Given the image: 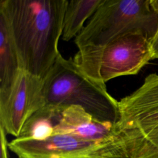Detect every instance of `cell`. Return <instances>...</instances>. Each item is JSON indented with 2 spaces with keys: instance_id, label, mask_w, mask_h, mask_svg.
<instances>
[{
  "instance_id": "cell-1",
  "label": "cell",
  "mask_w": 158,
  "mask_h": 158,
  "mask_svg": "<svg viewBox=\"0 0 158 158\" xmlns=\"http://www.w3.org/2000/svg\"><path fill=\"white\" fill-rule=\"evenodd\" d=\"M68 0H1L4 18L21 67L43 79L60 52L64 17Z\"/></svg>"
},
{
  "instance_id": "cell-2",
  "label": "cell",
  "mask_w": 158,
  "mask_h": 158,
  "mask_svg": "<svg viewBox=\"0 0 158 158\" xmlns=\"http://www.w3.org/2000/svg\"><path fill=\"white\" fill-rule=\"evenodd\" d=\"M42 96L44 106H79L99 120L116 123L119 120L118 101L105 83L88 77L72 58L60 53L42 80Z\"/></svg>"
},
{
  "instance_id": "cell-3",
  "label": "cell",
  "mask_w": 158,
  "mask_h": 158,
  "mask_svg": "<svg viewBox=\"0 0 158 158\" xmlns=\"http://www.w3.org/2000/svg\"><path fill=\"white\" fill-rule=\"evenodd\" d=\"M152 57L149 39L141 32L128 31L102 46L78 49L72 60L88 77L105 83L138 73Z\"/></svg>"
},
{
  "instance_id": "cell-4",
  "label": "cell",
  "mask_w": 158,
  "mask_h": 158,
  "mask_svg": "<svg viewBox=\"0 0 158 158\" xmlns=\"http://www.w3.org/2000/svg\"><path fill=\"white\" fill-rule=\"evenodd\" d=\"M157 27L150 0H102L75 43L78 49L100 46L128 31L141 32L150 40Z\"/></svg>"
},
{
  "instance_id": "cell-5",
  "label": "cell",
  "mask_w": 158,
  "mask_h": 158,
  "mask_svg": "<svg viewBox=\"0 0 158 158\" xmlns=\"http://www.w3.org/2000/svg\"><path fill=\"white\" fill-rule=\"evenodd\" d=\"M119 127L137 133V158H158V74L148 75L143 84L119 101Z\"/></svg>"
},
{
  "instance_id": "cell-6",
  "label": "cell",
  "mask_w": 158,
  "mask_h": 158,
  "mask_svg": "<svg viewBox=\"0 0 158 158\" xmlns=\"http://www.w3.org/2000/svg\"><path fill=\"white\" fill-rule=\"evenodd\" d=\"M8 148L19 158H128L121 141L96 143L69 134L36 140L15 138Z\"/></svg>"
},
{
  "instance_id": "cell-7",
  "label": "cell",
  "mask_w": 158,
  "mask_h": 158,
  "mask_svg": "<svg viewBox=\"0 0 158 158\" xmlns=\"http://www.w3.org/2000/svg\"><path fill=\"white\" fill-rule=\"evenodd\" d=\"M42 80L22 70L7 100L0 105V126L19 137L26 120L44 106Z\"/></svg>"
},
{
  "instance_id": "cell-8",
  "label": "cell",
  "mask_w": 158,
  "mask_h": 158,
  "mask_svg": "<svg viewBox=\"0 0 158 158\" xmlns=\"http://www.w3.org/2000/svg\"><path fill=\"white\" fill-rule=\"evenodd\" d=\"M120 130L116 123L95 118L79 106H64L54 134H69L81 139L105 143L117 138Z\"/></svg>"
},
{
  "instance_id": "cell-9",
  "label": "cell",
  "mask_w": 158,
  "mask_h": 158,
  "mask_svg": "<svg viewBox=\"0 0 158 158\" xmlns=\"http://www.w3.org/2000/svg\"><path fill=\"white\" fill-rule=\"evenodd\" d=\"M22 70L6 23L0 15V105L7 100Z\"/></svg>"
},
{
  "instance_id": "cell-10",
  "label": "cell",
  "mask_w": 158,
  "mask_h": 158,
  "mask_svg": "<svg viewBox=\"0 0 158 158\" xmlns=\"http://www.w3.org/2000/svg\"><path fill=\"white\" fill-rule=\"evenodd\" d=\"M63 107L45 105L36 110L26 120L17 138L43 140L53 135Z\"/></svg>"
},
{
  "instance_id": "cell-11",
  "label": "cell",
  "mask_w": 158,
  "mask_h": 158,
  "mask_svg": "<svg viewBox=\"0 0 158 158\" xmlns=\"http://www.w3.org/2000/svg\"><path fill=\"white\" fill-rule=\"evenodd\" d=\"M102 0H68L65 9L62 38L69 41L75 38L85 27V22L91 17Z\"/></svg>"
},
{
  "instance_id": "cell-12",
  "label": "cell",
  "mask_w": 158,
  "mask_h": 158,
  "mask_svg": "<svg viewBox=\"0 0 158 158\" xmlns=\"http://www.w3.org/2000/svg\"><path fill=\"white\" fill-rule=\"evenodd\" d=\"M6 133L4 129L0 126V144H1V158H8L7 148L8 143L6 138Z\"/></svg>"
},
{
  "instance_id": "cell-13",
  "label": "cell",
  "mask_w": 158,
  "mask_h": 158,
  "mask_svg": "<svg viewBox=\"0 0 158 158\" xmlns=\"http://www.w3.org/2000/svg\"><path fill=\"white\" fill-rule=\"evenodd\" d=\"M149 46L152 52V59H158V27L154 35L149 40Z\"/></svg>"
},
{
  "instance_id": "cell-14",
  "label": "cell",
  "mask_w": 158,
  "mask_h": 158,
  "mask_svg": "<svg viewBox=\"0 0 158 158\" xmlns=\"http://www.w3.org/2000/svg\"><path fill=\"white\" fill-rule=\"evenodd\" d=\"M151 7L158 15V0H150Z\"/></svg>"
},
{
  "instance_id": "cell-15",
  "label": "cell",
  "mask_w": 158,
  "mask_h": 158,
  "mask_svg": "<svg viewBox=\"0 0 158 158\" xmlns=\"http://www.w3.org/2000/svg\"><path fill=\"white\" fill-rule=\"evenodd\" d=\"M126 128V127H125ZM130 129V128H129ZM131 135H132V133H131ZM132 138H133V136H132ZM133 158H134V151H133Z\"/></svg>"
}]
</instances>
